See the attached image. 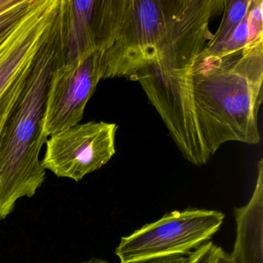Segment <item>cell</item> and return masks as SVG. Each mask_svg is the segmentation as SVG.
<instances>
[{"label": "cell", "mask_w": 263, "mask_h": 263, "mask_svg": "<svg viewBox=\"0 0 263 263\" xmlns=\"http://www.w3.org/2000/svg\"><path fill=\"white\" fill-rule=\"evenodd\" d=\"M210 12L183 18L137 81L182 156L205 164L224 143L261 141L263 41L224 56L202 50L212 40Z\"/></svg>", "instance_id": "obj_1"}, {"label": "cell", "mask_w": 263, "mask_h": 263, "mask_svg": "<svg viewBox=\"0 0 263 263\" xmlns=\"http://www.w3.org/2000/svg\"><path fill=\"white\" fill-rule=\"evenodd\" d=\"M61 8L40 47L25 85L0 133V221L16 201L32 198L46 179L40 154L50 80L61 64Z\"/></svg>", "instance_id": "obj_2"}, {"label": "cell", "mask_w": 263, "mask_h": 263, "mask_svg": "<svg viewBox=\"0 0 263 263\" xmlns=\"http://www.w3.org/2000/svg\"><path fill=\"white\" fill-rule=\"evenodd\" d=\"M189 0H117L111 45L101 53L103 80H130L148 64L170 34Z\"/></svg>", "instance_id": "obj_3"}, {"label": "cell", "mask_w": 263, "mask_h": 263, "mask_svg": "<svg viewBox=\"0 0 263 263\" xmlns=\"http://www.w3.org/2000/svg\"><path fill=\"white\" fill-rule=\"evenodd\" d=\"M224 215L217 210L187 208L173 211L121 238L115 255L120 263H148L184 256L220 230Z\"/></svg>", "instance_id": "obj_4"}, {"label": "cell", "mask_w": 263, "mask_h": 263, "mask_svg": "<svg viewBox=\"0 0 263 263\" xmlns=\"http://www.w3.org/2000/svg\"><path fill=\"white\" fill-rule=\"evenodd\" d=\"M58 10L53 0H35L27 16L0 41V133Z\"/></svg>", "instance_id": "obj_5"}, {"label": "cell", "mask_w": 263, "mask_h": 263, "mask_svg": "<svg viewBox=\"0 0 263 263\" xmlns=\"http://www.w3.org/2000/svg\"><path fill=\"white\" fill-rule=\"evenodd\" d=\"M118 128L115 123L90 121L54 134L46 141L41 164L59 178L78 182L113 158Z\"/></svg>", "instance_id": "obj_6"}, {"label": "cell", "mask_w": 263, "mask_h": 263, "mask_svg": "<svg viewBox=\"0 0 263 263\" xmlns=\"http://www.w3.org/2000/svg\"><path fill=\"white\" fill-rule=\"evenodd\" d=\"M102 80L101 52L56 67L46 103L44 133L47 138L80 124L87 103Z\"/></svg>", "instance_id": "obj_7"}, {"label": "cell", "mask_w": 263, "mask_h": 263, "mask_svg": "<svg viewBox=\"0 0 263 263\" xmlns=\"http://www.w3.org/2000/svg\"><path fill=\"white\" fill-rule=\"evenodd\" d=\"M61 64L105 51L110 41L109 0H61Z\"/></svg>", "instance_id": "obj_8"}, {"label": "cell", "mask_w": 263, "mask_h": 263, "mask_svg": "<svg viewBox=\"0 0 263 263\" xmlns=\"http://www.w3.org/2000/svg\"><path fill=\"white\" fill-rule=\"evenodd\" d=\"M236 236L235 263H263V162L258 163V176L252 198L245 206L235 208Z\"/></svg>", "instance_id": "obj_9"}, {"label": "cell", "mask_w": 263, "mask_h": 263, "mask_svg": "<svg viewBox=\"0 0 263 263\" xmlns=\"http://www.w3.org/2000/svg\"><path fill=\"white\" fill-rule=\"evenodd\" d=\"M262 0H252L249 13L226 41L212 53H205L202 50L203 53L212 56H224L239 51L258 41H262Z\"/></svg>", "instance_id": "obj_10"}, {"label": "cell", "mask_w": 263, "mask_h": 263, "mask_svg": "<svg viewBox=\"0 0 263 263\" xmlns=\"http://www.w3.org/2000/svg\"><path fill=\"white\" fill-rule=\"evenodd\" d=\"M252 0H224L222 20L216 33L203 49L205 53H212L218 48L245 19L249 13Z\"/></svg>", "instance_id": "obj_11"}, {"label": "cell", "mask_w": 263, "mask_h": 263, "mask_svg": "<svg viewBox=\"0 0 263 263\" xmlns=\"http://www.w3.org/2000/svg\"><path fill=\"white\" fill-rule=\"evenodd\" d=\"M35 0H21L17 5L0 14V41L10 34L24 20Z\"/></svg>", "instance_id": "obj_12"}, {"label": "cell", "mask_w": 263, "mask_h": 263, "mask_svg": "<svg viewBox=\"0 0 263 263\" xmlns=\"http://www.w3.org/2000/svg\"><path fill=\"white\" fill-rule=\"evenodd\" d=\"M224 251L209 241L187 255V263H218Z\"/></svg>", "instance_id": "obj_13"}, {"label": "cell", "mask_w": 263, "mask_h": 263, "mask_svg": "<svg viewBox=\"0 0 263 263\" xmlns=\"http://www.w3.org/2000/svg\"><path fill=\"white\" fill-rule=\"evenodd\" d=\"M21 0H0V14L17 5Z\"/></svg>", "instance_id": "obj_14"}, {"label": "cell", "mask_w": 263, "mask_h": 263, "mask_svg": "<svg viewBox=\"0 0 263 263\" xmlns=\"http://www.w3.org/2000/svg\"><path fill=\"white\" fill-rule=\"evenodd\" d=\"M148 263H187V256L175 257V258H164Z\"/></svg>", "instance_id": "obj_15"}, {"label": "cell", "mask_w": 263, "mask_h": 263, "mask_svg": "<svg viewBox=\"0 0 263 263\" xmlns=\"http://www.w3.org/2000/svg\"><path fill=\"white\" fill-rule=\"evenodd\" d=\"M218 263H235L232 255L227 252H224L223 255H221Z\"/></svg>", "instance_id": "obj_16"}, {"label": "cell", "mask_w": 263, "mask_h": 263, "mask_svg": "<svg viewBox=\"0 0 263 263\" xmlns=\"http://www.w3.org/2000/svg\"><path fill=\"white\" fill-rule=\"evenodd\" d=\"M82 263H109L105 260L101 259V258H91L88 261H84Z\"/></svg>", "instance_id": "obj_17"}]
</instances>
